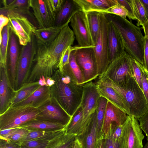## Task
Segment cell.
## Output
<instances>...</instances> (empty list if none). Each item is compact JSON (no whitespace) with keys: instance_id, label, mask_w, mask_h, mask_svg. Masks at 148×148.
Wrapping results in <instances>:
<instances>
[{"instance_id":"816d5d0a","label":"cell","mask_w":148,"mask_h":148,"mask_svg":"<svg viewBox=\"0 0 148 148\" xmlns=\"http://www.w3.org/2000/svg\"><path fill=\"white\" fill-rule=\"evenodd\" d=\"M16 128L8 129L1 130V136L3 137L8 135L10 133L14 130Z\"/></svg>"},{"instance_id":"484cf974","label":"cell","mask_w":148,"mask_h":148,"mask_svg":"<svg viewBox=\"0 0 148 148\" xmlns=\"http://www.w3.org/2000/svg\"><path fill=\"white\" fill-rule=\"evenodd\" d=\"M67 25H54L46 28H37L34 33L36 41L45 45L49 44L56 38L62 29Z\"/></svg>"},{"instance_id":"680465c9","label":"cell","mask_w":148,"mask_h":148,"mask_svg":"<svg viewBox=\"0 0 148 148\" xmlns=\"http://www.w3.org/2000/svg\"><path fill=\"white\" fill-rule=\"evenodd\" d=\"M143 148H148V140Z\"/></svg>"},{"instance_id":"ab89813d","label":"cell","mask_w":148,"mask_h":148,"mask_svg":"<svg viewBox=\"0 0 148 148\" xmlns=\"http://www.w3.org/2000/svg\"><path fill=\"white\" fill-rule=\"evenodd\" d=\"M74 50L73 46H70L68 47L64 51L58 66V69L60 71H62L64 66L69 63L71 53L72 51Z\"/></svg>"},{"instance_id":"60d3db41","label":"cell","mask_w":148,"mask_h":148,"mask_svg":"<svg viewBox=\"0 0 148 148\" xmlns=\"http://www.w3.org/2000/svg\"><path fill=\"white\" fill-rule=\"evenodd\" d=\"M138 62L132 58V63L134 78L142 90V75Z\"/></svg>"},{"instance_id":"f907efd6","label":"cell","mask_w":148,"mask_h":148,"mask_svg":"<svg viewBox=\"0 0 148 148\" xmlns=\"http://www.w3.org/2000/svg\"><path fill=\"white\" fill-rule=\"evenodd\" d=\"M72 148H82V144L77 136L73 143Z\"/></svg>"},{"instance_id":"ac0fdd59","label":"cell","mask_w":148,"mask_h":148,"mask_svg":"<svg viewBox=\"0 0 148 148\" xmlns=\"http://www.w3.org/2000/svg\"><path fill=\"white\" fill-rule=\"evenodd\" d=\"M127 114L120 108L108 101L100 137L103 139L106 138L111 124L123 125L127 120Z\"/></svg>"},{"instance_id":"9f6ffc18","label":"cell","mask_w":148,"mask_h":148,"mask_svg":"<svg viewBox=\"0 0 148 148\" xmlns=\"http://www.w3.org/2000/svg\"><path fill=\"white\" fill-rule=\"evenodd\" d=\"M39 84L40 86L46 85L45 78L44 76L40 77L38 81Z\"/></svg>"},{"instance_id":"f1b7e54d","label":"cell","mask_w":148,"mask_h":148,"mask_svg":"<svg viewBox=\"0 0 148 148\" xmlns=\"http://www.w3.org/2000/svg\"><path fill=\"white\" fill-rule=\"evenodd\" d=\"M85 12L90 32L95 45L100 29L101 12L95 11Z\"/></svg>"},{"instance_id":"4dcf8cb0","label":"cell","mask_w":148,"mask_h":148,"mask_svg":"<svg viewBox=\"0 0 148 148\" xmlns=\"http://www.w3.org/2000/svg\"><path fill=\"white\" fill-rule=\"evenodd\" d=\"M10 30L8 23L4 27L1 32L2 40L0 42V62L1 66L8 65V49L10 42Z\"/></svg>"},{"instance_id":"44dd1931","label":"cell","mask_w":148,"mask_h":148,"mask_svg":"<svg viewBox=\"0 0 148 148\" xmlns=\"http://www.w3.org/2000/svg\"><path fill=\"white\" fill-rule=\"evenodd\" d=\"M96 84L100 96L106 98L123 111L127 115H129L128 109L122 99L112 88L105 84L99 79Z\"/></svg>"},{"instance_id":"f5cc1de1","label":"cell","mask_w":148,"mask_h":148,"mask_svg":"<svg viewBox=\"0 0 148 148\" xmlns=\"http://www.w3.org/2000/svg\"><path fill=\"white\" fill-rule=\"evenodd\" d=\"M46 85L51 87L54 84V80L51 77H48L45 79Z\"/></svg>"},{"instance_id":"f35d334b","label":"cell","mask_w":148,"mask_h":148,"mask_svg":"<svg viewBox=\"0 0 148 148\" xmlns=\"http://www.w3.org/2000/svg\"><path fill=\"white\" fill-rule=\"evenodd\" d=\"M28 133V130L26 129L19 127L16 128L14 130L3 138L6 139L17 141L24 137H25Z\"/></svg>"},{"instance_id":"cb8c5ba5","label":"cell","mask_w":148,"mask_h":148,"mask_svg":"<svg viewBox=\"0 0 148 148\" xmlns=\"http://www.w3.org/2000/svg\"><path fill=\"white\" fill-rule=\"evenodd\" d=\"M85 12L97 11L103 13L108 9L119 5L117 0H75Z\"/></svg>"},{"instance_id":"30bf717a","label":"cell","mask_w":148,"mask_h":148,"mask_svg":"<svg viewBox=\"0 0 148 148\" xmlns=\"http://www.w3.org/2000/svg\"><path fill=\"white\" fill-rule=\"evenodd\" d=\"M108 21L104 14L101 13L100 29L94 48L99 77L105 72L109 64L107 46V32Z\"/></svg>"},{"instance_id":"d6986e66","label":"cell","mask_w":148,"mask_h":148,"mask_svg":"<svg viewBox=\"0 0 148 148\" xmlns=\"http://www.w3.org/2000/svg\"><path fill=\"white\" fill-rule=\"evenodd\" d=\"M82 11V8L75 0H65L62 8L56 14L54 25H68L75 14Z\"/></svg>"},{"instance_id":"e0dca14e","label":"cell","mask_w":148,"mask_h":148,"mask_svg":"<svg viewBox=\"0 0 148 148\" xmlns=\"http://www.w3.org/2000/svg\"><path fill=\"white\" fill-rule=\"evenodd\" d=\"M8 72V65L0 66V114L10 107L14 94Z\"/></svg>"},{"instance_id":"ee69618b","label":"cell","mask_w":148,"mask_h":148,"mask_svg":"<svg viewBox=\"0 0 148 148\" xmlns=\"http://www.w3.org/2000/svg\"><path fill=\"white\" fill-rule=\"evenodd\" d=\"M139 122V125L147 136L148 140V109L143 116L138 120Z\"/></svg>"},{"instance_id":"7a4b0ae2","label":"cell","mask_w":148,"mask_h":148,"mask_svg":"<svg viewBox=\"0 0 148 148\" xmlns=\"http://www.w3.org/2000/svg\"><path fill=\"white\" fill-rule=\"evenodd\" d=\"M51 78L55 82L50 87L51 97L72 117L81 104L83 85L78 84L69 66L61 72L58 69Z\"/></svg>"},{"instance_id":"8992f818","label":"cell","mask_w":148,"mask_h":148,"mask_svg":"<svg viewBox=\"0 0 148 148\" xmlns=\"http://www.w3.org/2000/svg\"><path fill=\"white\" fill-rule=\"evenodd\" d=\"M132 76L134 75L132 58L125 51L110 63L104 73L99 77L108 78L118 86L125 88Z\"/></svg>"},{"instance_id":"9c48e42d","label":"cell","mask_w":148,"mask_h":148,"mask_svg":"<svg viewBox=\"0 0 148 148\" xmlns=\"http://www.w3.org/2000/svg\"><path fill=\"white\" fill-rule=\"evenodd\" d=\"M75 46L76 49L74 51L75 60L82 73L85 84L99 76L95 47Z\"/></svg>"},{"instance_id":"74e56055","label":"cell","mask_w":148,"mask_h":148,"mask_svg":"<svg viewBox=\"0 0 148 148\" xmlns=\"http://www.w3.org/2000/svg\"><path fill=\"white\" fill-rule=\"evenodd\" d=\"M138 63L142 75V90L148 104V71L144 66L138 62Z\"/></svg>"},{"instance_id":"5b68a950","label":"cell","mask_w":148,"mask_h":148,"mask_svg":"<svg viewBox=\"0 0 148 148\" xmlns=\"http://www.w3.org/2000/svg\"><path fill=\"white\" fill-rule=\"evenodd\" d=\"M39 113L38 108L29 106L10 107L0 114L1 130L19 127L37 119Z\"/></svg>"},{"instance_id":"6da1fadb","label":"cell","mask_w":148,"mask_h":148,"mask_svg":"<svg viewBox=\"0 0 148 148\" xmlns=\"http://www.w3.org/2000/svg\"><path fill=\"white\" fill-rule=\"evenodd\" d=\"M75 37L68 25L63 28L56 38L48 45L36 42L33 65L26 82L38 81L42 76L51 77L58 69L64 51L73 44Z\"/></svg>"},{"instance_id":"681fc988","label":"cell","mask_w":148,"mask_h":148,"mask_svg":"<svg viewBox=\"0 0 148 148\" xmlns=\"http://www.w3.org/2000/svg\"><path fill=\"white\" fill-rule=\"evenodd\" d=\"M95 148H104V139L103 137H101L97 140Z\"/></svg>"},{"instance_id":"f546056e","label":"cell","mask_w":148,"mask_h":148,"mask_svg":"<svg viewBox=\"0 0 148 148\" xmlns=\"http://www.w3.org/2000/svg\"><path fill=\"white\" fill-rule=\"evenodd\" d=\"M29 0H14L7 6L1 8V11H12L26 16H32L30 11Z\"/></svg>"},{"instance_id":"11a10c76","label":"cell","mask_w":148,"mask_h":148,"mask_svg":"<svg viewBox=\"0 0 148 148\" xmlns=\"http://www.w3.org/2000/svg\"><path fill=\"white\" fill-rule=\"evenodd\" d=\"M148 16V0H140Z\"/></svg>"},{"instance_id":"1f68e13d","label":"cell","mask_w":148,"mask_h":148,"mask_svg":"<svg viewBox=\"0 0 148 148\" xmlns=\"http://www.w3.org/2000/svg\"><path fill=\"white\" fill-rule=\"evenodd\" d=\"M108 101L107 99L101 96L99 97L98 100L96 109L97 139H98L100 136Z\"/></svg>"},{"instance_id":"7bdbcfd3","label":"cell","mask_w":148,"mask_h":148,"mask_svg":"<svg viewBox=\"0 0 148 148\" xmlns=\"http://www.w3.org/2000/svg\"><path fill=\"white\" fill-rule=\"evenodd\" d=\"M47 143L46 141L31 140L26 141L23 148H45Z\"/></svg>"},{"instance_id":"9a60e30c","label":"cell","mask_w":148,"mask_h":148,"mask_svg":"<svg viewBox=\"0 0 148 148\" xmlns=\"http://www.w3.org/2000/svg\"><path fill=\"white\" fill-rule=\"evenodd\" d=\"M100 97L96 83L91 81L83 85V94L80 106L82 108L84 121L87 125L97 109Z\"/></svg>"},{"instance_id":"6f0895ef","label":"cell","mask_w":148,"mask_h":148,"mask_svg":"<svg viewBox=\"0 0 148 148\" xmlns=\"http://www.w3.org/2000/svg\"><path fill=\"white\" fill-rule=\"evenodd\" d=\"M2 148H15L14 146L12 145H8L5 146L3 147Z\"/></svg>"},{"instance_id":"3957f363","label":"cell","mask_w":148,"mask_h":148,"mask_svg":"<svg viewBox=\"0 0 148 148\" xmlns=\"http://www.w3.org/2000/svg\"><path fill=\"white\" fill-rule=\"evenodd\" d=\"M103 13L108 20L111 22L119 31L123 40L125 51L132 58L145 66V38L140 28L126 18Z\"/></svg>"},{"instance_id":"836d02e7","label":"cell","mask_w":148,"mask_h":148,"mask_svg":"<svg viewBox=\"0 0 148 148\" xmlns=\"http://www.w3.org/2000/svg\"><path fill=\"white\" fill-rule=\"evenodd\" d=\"M68 64L78 84L81 85L84 84L83 75L76 61L74 50L71 53Z\"/></svg>"},{"instance_id":"b9f144b4","label":"cell","mask_w":148,"mask_h":148,"mask_svg":"<svg viewBox=\"0 0 148 148\" xmlns=\"http://www.w3.org/2000/svg\"><path fill=\"white\" fill-rule=\"evenodd\" d=\"M119 5L123 6L128 12L127 17L130 20H136L132 3V0H117Z\"/></svg>"},{"instance_id":"2e32d148","label":"cell","mask_w":148,"mask_h":148,"mask_svg":"<svg viewBox=\"0 0 148 148\" xmlns=\"http://www.w3.org/2000/svg\"><path fill=\"white\" fill-rule=\"evenodd\" d=\"M108 21L107 46L109 64L125 51L123 40L119 31L111 22Z\"/></svg>"},{"instance_id":"277c9868","label":"cell","mask_w":148,"mask_h":148,"mask_svg":"<svg viewBox=\"0 0 148 148\" xmlns=\"http://www.w3.org/2000/svg\"><path fill=\"white\" fill-rule=\"evenodd\" d=\"M102 82L112 88L119 94L129 110L128 115L137 120L148 109V104L144 93L134 76L128 80L125 87H121L109 79L99 78Z\"/></svg>"},{"instance_id":"4316f807","label":"cell","mask_w":148,"mask_h":148,"mask_svg":"<svg viewBox=\"0 0 148 148\" xmlns=\"http://www.w3.org/2000/svg\"><path fill=\"white\" fill-rule=\"evenodd\" d=\"M40 86L38 81L32 82H25L23 84L19 89L15 90L14 95L11 101L10 107L14 106L27 98Z\"/></svg>"},{"instance_id":"ffe728a7","label":"cell","mask_w":148,"mask_h":148,"mask_svg":"<svg viewBox=\"0 0 148 148\" xmlns=\"http://www.w3.org/2000/svg\"><path fill=\"white\" fill-rule=\"evenodd\" d=\"M51 97L50 87L40 86L29 97L14 106H29L38 108Z\"/></svg>"},{"instance_id":"7dc6e473","label":"cell","mask_w":148,"mask_h":148,"mask_svg":"<svg viewBox=\"0 0 148 148\" xmlns=\"http://www.w3.org/2000/svg\"><path fill=\"white\" fill-rule=\"evenodd\" d=\"M104 148H119V143L113 142L109 138L104 139Z\"/></svg>"},{"instance_id":"91938a15","label":"cell","mask_w":148,"mask_h":148,"mask_svg":"<svg viewBox=\"0 0 148 148\" xmlns=\"http://www.w3.org/2000/svg\"><path fill=\"white\" fill-rule=\"evenodd\" d=\"M72 148V147H70V148Z\"/></svg>"},{"instance_id":"d590c367","label":"cell","mask_w":148,"mask_h":148,"mask_svg":"<svg viewBox=\"0 0 148 148\" xmlns=\"http://www.w3.org/2000/svg\"><path fill=\"white\" fill-rule=\"evenodd\" d=\"M60 130H55L53 131H34L30 132H28L27 134L24 137V140L26 142L35 140L36 139L45 137L48 135L53 134V133L56 132Z\"/></svg>"},{"instance_id":"7c38bea8","label":"cell","mask_w":148,"mask_h":148,"mask_svg":"<svg viewBox=\"0 0 148 148\" xmlns=\"http://www.w3.org/2000/svg\"><path fill=\"white\" fill-rule=\"evenodd\" d=\"M38 108L39 113L37 119L58 123L66 127L72 117L52 97Z\"/></svg>"},{"instance_id":"e575fe53","label":"cell","mask_w":148,"mask_h":148,"mask_svg":"<svg viewBox=\"0 0 148 148\" xmlns=\"http://www.w3.org/2000/svg\"><path fill=\"white\" fill-rule=\"evenodd\" d=\"M123 127V125L118 126L114 123L111 124L106 138H110L114 142L119 143Z\"/></svg>"},{"instance_id":"bcb514c9","label":"cell","mask_w":148,"mask_h":148,"mask_svg":"<svg viewBox=\"0 0 148 148\" xmlns=\"http://www.w3.org/2000/svg\"><path fill=\"white\" fill-rule=\"evenodd\" d=\"M8 17L3 14L0 15V42L2 40L1 32L4 27L7 25L9 23Z\"/></svg>"},{"instance_id":"c3c4849f","label":"cell","mask_w":148,"mask_h":148,"mask_svg":"<svg viewBox=\"0 0 148 148\" xmlns=\"http://www.w3.org/2000/svg\"><path fill=\"white\" fill-rule=\"evenodd\" d=\"M144 67L148 71V40L146 38L144 49Z\"/></svg>"},{"instance_id":"83f0119b","label":"cell","mask_w":148,"mask_h":148,"mask_svg":"<svg viewBox=\"0 0 148 148\" xmlns=\"http://www.w3.org/2000/svg\"><path fill=\"white\" fill-rule=\"evenodd\" d=\"M66 126L61 123L38 119L31 121L21 125L19 127L26 129H55L62 130Z\"/></svg>"},{"instance_id":"f6af8a7d","label":"cell","mask_w":148,"mask_h":148,"mask_svg":"<svg viewBox=\"0 0 148 148\" xmlns=\"http://www.w3.org/2000/svg\"><path fill=\"white\" fill-rule=\"evenodd\" d=\"M65 0H47L48 4L52 11L56 14L63 6Z\"/></svg>"},{"instance_id":"603a6c76","label":"cell","mask_w":148,"mask_h":148,"mask_svg":"<svg viewBox=\"0 0 148 148\" xmlns=\"http://www.w3.org/2000/svg\"><path fill=\"white\" fill-rule=\"evenodd\" d=\"M17 38L15 34L10 30L9 49V75L13 88L16 77L17 64L19 55Z\"/></svg>"},{"instance_id":"52a82bcc","label":"cell","mask_w":148,"mask_h":148,"mask_svg":"<svg viewBox=\"0 0 148 148\" xmlns=\"http://www.w3.org/2000/svg\"><path fill=\"white\" fill-rule=\"evenodd\" d=\"M0 14L9 18L10 30L17 38L21 45L25 46L31 41L37 28L26 16L12 11H1Z\"/></svg>"},{"instance_id":"d4e9b609","label":"cell","mask_w":148,"mask_h":148,"mask_svg":"<svg viewBox=\"0 0 148 148\" xmlns=\"http://www.w3.org/2000/svg\"><path fill=\"white\" fill-rule=\"evenodd\" d=\"M88 125L85 122L82 109L80 106L72 116L69 124L66 127L65 134H73L79 136L83 133Z\"/></svg>"},{"instance_id":"8fae6325","label":"cell","mask_w":148,"mask_h":148,"mask_svg":"<svg viewBox=\"0 0 148 148\" xmlns=\"http://www.w3.org/2000/svg\"><path fill=\"white\" fill-rule=\"evenodd\" d=\"M144 137L138 120L127 115V120L123 125L119 148H143Z\"/></svg>"},{"instance_id":"7402d4cb","label":"cell","mask_w":148,"mask_h":148,"mask_svg":"<svg viewBox=\"0 0 148 148\" xmlns=\"http://www.w3.org/2000/svg\"><path fill=\"white\" fill-rule=\"evenodd\" d=\"M97 110L93 113L91 120L83 133L77 136L82 148H95L97 139Z\"/></svg>"},{"instance_id":"d6a6232c","label":"cell","mask_w":148,"mask_h":148,"mask_svg":"<svg viewBox=\"0 0 148 148\" xmlns=\"http://www.w3.org/2000/svg\"><path fill=\"white\" fill-rule=\"evenodd\" d=\"M132 3L137 26H142L148 22V16L145 8L140 0H132Z\"/></svg>"},{"instance_id":"db71d44e","label":"cell","mask_w":148,"mask_h":148,"mask_svg":"<svg viewBox=\"0 0 148 148\" xmlns=\"http://www.w3.org/2000/svg\"><path fill=\"white\" fill-rule=\"evenodd\" d=\"M144 33V36L148 40V22L142 26Z\"/></svg>"},{"instance_id":"8d00e7d4","label":"cell","mask_w":148,"mask_h":148,"mask_svg":"<svg viewBox=\"0 0 148 148\" xmlns=\"http://www.w3.org/2000/svg\"><path fill=\"white\" fill-rule=\"evenodd\" d=\"M103 13L115 15L124 18H126L128 14V11L125 7L119 4L111 7Z\"/></svg>"},{"instance_id":"ba28073f","label":"cell","mask_w":148,"mask_h":148,"mask_svg":"<svg viewBox=\"0 0 148 148\" xmlns=\"http://www.w3.org/2000/svg\"><path fill=\"white\" fill-rule=\"evenodd\" d=\"M36 42L34 35L31 41L22 46L18 60L14 89L17 90L25 83L29 76L36 54Z\"/></svg>"},{"instance_id":"4fadbf2b","label":"cell","mask_w":148,"mask_h":148,"mask_svg":"<svg viewBox=\"0 0 148 148\" xmlns=\"http://www.w3.org/2000/svg\"><path fill=\"white\" fill-rule=\"evenodd\" d=\"M70 25L78 46L95 47L90 32L85 12L80 11L75 14L71 20Z\"/></svg>"},{"instance_id":"5bb4252c","label":"cell","mask_w":148,"mask_h":148,"mask_svg":"<svg viewBox=\"0 0 148 148\" xmlns=\"http://www.w3.org/2000/svg\"><path fill=\"white\" fill-rule=\"evenodd\" d=\"M29 4L38 28L55 25L56 14L51 10L47 0H29Z\"/></svg>"}]
</instances>
